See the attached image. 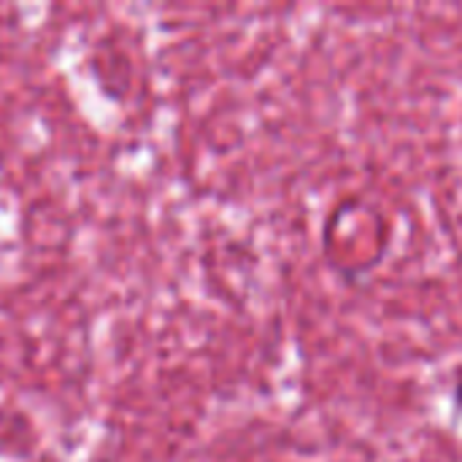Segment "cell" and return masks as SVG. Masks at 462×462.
<instances>
[{"label": "cell", "instance_id": "1", "mask_svg": "<svg viewBox=\"0 0 462 462\" xmlns=\"http://www.w3.org/2000/svg\"><path fill=\"white\" fill-rule=\"evenodd\" d=\"M457 398H460V403H462V376H460V384H457Z\"/></svg>", "mask_w": 462, "mask_h": 462}]
</instances>
